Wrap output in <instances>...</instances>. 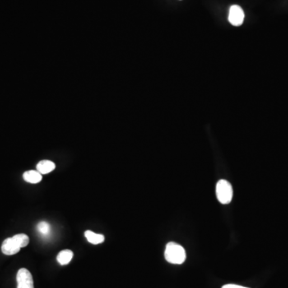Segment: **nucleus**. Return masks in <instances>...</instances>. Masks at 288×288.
I'll list each match as a JSON object with an SVG mask.
<instances>
[{
  "instance_id": "obj_8",
  "label": "nucleus",
  "mask_w": 288,
  "mask_h": 288,
  "mask_svg": "<svg viewBox=\"0 0 288 288\" xmlns=\"http://www.w3.org/2000/svg\"><path fill=\"white\" fill-rule=\"evenodd\" d=\"M73 258V252L71 250H63L61 251L57 256V261L60 265H67L71 262Z\"/></svg>"
},
{
  "instance_id": "obj_11",
  "label": "nucleus",
  "mask_w": 288,
  "mask_h": 288,
  "mask_svg": "<svg viewBox=\"0 0 288 288\" xmlns=\"http://www.w3.org/2000/svg\"><path fill=\"white\" fill-rule=\"evenodd\" d=\"M222 288H248L245 287L239 286V285H235V284H227L224 285Z\"/></svg>"
},
{
  "instance_id": "obj_4",
  "label": "nucleus",
  "mask_w": 288,
  "mask_h": 288,
  "mask_svg": "<svg viewBox=\"0 0 288 288\" xmlns=\"http://www.w3.org/2000/svg\"><path fill=\"white\" fill-rule=\"evenodd\" d=\"M16 280H17V288H34L32 275L28 269H20L18 271Z\"/></svg>"
},
{
  "instance_id": "obj_3",
  "label": "nucleus",
  "mask_w": 288,
  "mask_h": 288,
  "mask_svg": "<svg viewBox=\"0 0 288 288\" xmlns=\"http://www.w3.org/2000/svg\"><path fill=\"white\" fill-rule=\"evenodd\" d=\"M216 196L222 204H228L231 202L233 189L228 181L221 179L216 184Z\"/></svg>"
},
{
  "instance_id": "obj_6",
  "label": "nucleus",
  "mask_w": 288,
  "mask_h": 288,
  "mask_svg": "<svg viewBox=\"0 0 288 288\" xmlns=\"http://www.w3.org/2000/svg\"><path fill=\"white\" fill-rule=\"evenodd\" d=\"M37 171L41 174H48L55 170L56 164L50 160H42L36 166Z\"/></svg>"
},
{
  "instance_id": "obj_10",
  "label": "nucleus",
  "mask_w": 288,
  "mask_h": 288,
  "mask_svg": "<svg viewBox=\"0 0 288 288\" xmlns=\"http://www.w3.org/2000/svg\"><path fill=\"white\" fill-rule=\"evenodd\" d=\"M37 230L43 237H48L51 233V226L47 222L42 221L37 225Z\"/></svg>"
},
{
  "instance_id": "obj_5",
  "label": "nucleus",
  "mask_w": 288,
  "mask_h": 288,
  "mask_svg": "<svg viewBox=\"0 0 288 288\" xmlns=\"http://www.w3.org/2000/svg\"><path fill=\"white\" fill-rule=\"evenodd\" d=\"M244 12L243 9L241 8L238 5H233L230 8L228 20L230 24L234 27H239L243 24L244 21Z\"/></svg>"
},
{
  "instance_id": "obj_7",
  "label": "nucleus",
  "mask_w": 288,
  "mask_h": 288,
  "mask_svg": "<svg viewBox=\"0 0 288 288\" xmlns=\"http://www.w3.org/2000/svg\"><path fill=\"white\" fill-rule=\"evenodd\" d=\"M23 176L28 183H38L42 180V174L38 171H28L24 172Z\"/></svg>"
},
{
  "instance_id": "obj_2",
  "label": "nucleus",
  "mask_w": 288,
  "mask_h": 288,
  "mask_svg": "<svg viewBox=\"0 0 288 288\" xmlns=\"http://www.w3.org/2000/svg\"><path fill=\"white\" fill-rule=\"evenodd\" d=\"M164 256L166 260L172 264H182L187 257L184 248L174 242H170L167 244Z\"/></svg>"
},
{
  "instance_id": "obj_9",
  "label": "nucleus",
  "mask_w": 288,
  "mask_h": 288,
  "mask_svg": "<svg viewBox=\"0 0 288 288\" xmlns=\"http://www.w3.org/2000/svg\"><path fill=\"white\" fill-rule=\"evenodd\" d=\"M84 234H85V237L89 243H92V244H99V243H103L104 239H105L103 234H96L91 230H86Z\"/></svg>"
},
{
  "instance_id": "obj_1",
  "label": "nucleus",
  "mask_w": 288,
  "mask_h": 288,
  "mask_svg": "<svg viewBox=\"0 0 288 288\" xmlns=\"http://www.w3.org/2000/svg\"><path fill=\"white\" fill-rule=\"evenodd\" d=\"M29 243V237L25 234H18L11 238H7L2 244V252L6 256H13L20 252L22 247H25Z\"/></svg>"
}]
</instances>
